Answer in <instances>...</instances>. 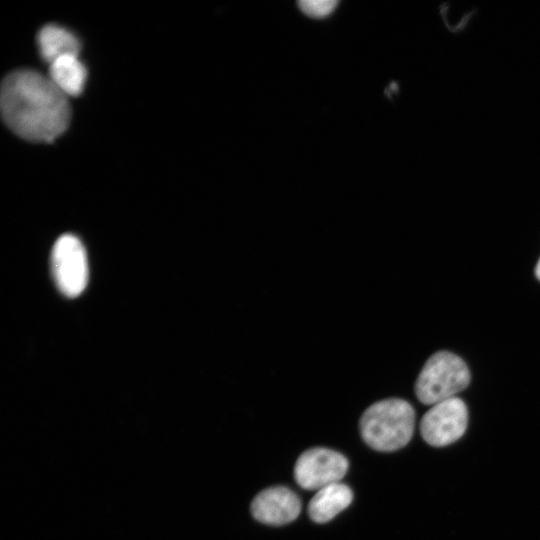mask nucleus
<instances>
[{
	"label": "nucleus",
	"mask_w": 540,
	"mask_h": 540,
	"mask_svg": "<svg viewBox=\"0 0 540 540\" xmlns=\"http://www.w3.org/2000/svg\"><path fill=\"white\" fill-rule=\"evenodd\" d=\"M348 465L347 458L337 451L311 448L297 459L294 478L300 487L317 491L339 482L345 476Z\"/></svg>",
	"instance_id": "6"
},
{
	"label": "nucleus",
	"mask_w": 540,
	"mask_h": 540,
	"mask_svg": "<svg viewBox=\"0 0 540 540\" xmlns=\"http://www.w3.org/2000/svg\"><path fill=\"white\" fill-rule=\"evenodd\" d=\"M37 43L41 57L48 63L66 55H78L80 43L67 29L48 24L40 29Z\"/></svg>",
	"instance_id": "9"
},
{
	"label": "nucleus",
	"mask_w": 540,
	"mask_h": 540,
	"mask_svg": "<svg viewBox=\"0 0 540 540\" xmlns=\"http://www.w3.org/2000/svg\"><path fill=\"white\" fill-rule=\"evenodd\" d=\"M363 440L374 450L391 452L404 447L411 439L415 412L404 399L388 398L369 406L360 418Z\"/></svg>",
	"instance_id": "2"
},
{
	"label": "nucleus",
	"mask_w": 540,
	"mask_h": 540,
	"mask_svg": "<svg viewBox=\"0 0 540 540\" xmlns=\"http://www.w3.org/2000/svg\"><path fill=\"white\" fill-rule=\"evenodd\" d=\"M535 275L540 280V259L538 260L536 268H535Z\"/></svg>",
	"instance_id": "12"
},
{
	"label": "nucleus",
	"mask_w": 540,
	"mask_h": 540,
	"mask_svg": "<svg viewBox=\"0 0 540 540\" xmlns=\"http://www.w3.org/2000/svg\"><path fill=\"white\" fill-rule=\"evenodd\" d=\"M0 107L7 126L30 141H52L70 121L68 96L48 76L31 69L16 70L4 78Z\"/></svg>",
	"instance_id": "1"
},
{
	"label": "nucleus",
	"mask_w": 540,
	"mask_h": 540,
	"mask_svg": "<svg viewBox=\"0 0 540 540\" xmlns=\"http://www.w3.org/2000/svg\"><path fill=\"white\" fill-rule=\"evenodd\" d=\"M51 268L63 295L76 297L83 292L88 282V262L79 238L64 234L56 240L51 253Z\"/></svg>",
	"instance_id": "4"
},
{
	"label": "nucleus",
	"mask_w": 540,
	"mask_h": 540,
	"mask_svg": "<svg viewBox=\"0 0 540 540\" xmlns=\"http://www.w3.org/2000/svg\"><path fill=\"white\" fill-rule=\"evenodd\" d=\"M301 511L298 496L289 488L274 486L262 490L251 502V513L261 523L284 525L295 520Z\"/></svg>",
	"instance_id": "7"
},
{
	"label": "nucleus",
	"mask_w": 540,
	"mask_h": 540,
	"mask_svg": "<svg viewBox=\"0 0 540 540\" xmlns=\"http://www.w3.org/2000/svg\"><path fill=\"white\" fill-rule=\"evenodd\" d=\"M470 382V372L465 362L448 351H439L428 358L415 383L419 401L434 405L465 389Z\"/></svg>",
	"instance_id": "3"
},
{
	"label": "nucleus",
	"mask_w": 540,
	"mask_h": 540,
	"mask_svg": "<svg viewBox=\"0 0 540 540\" xmlns=\"http://www.w3.org/2000/svg\"><path fill=\"white\" fill-rule=\"evenodd\" d=\"M353 500L351 489L337 482L315 493L308 504V514L316 523H325L347 508Z\"/></svg>",
	"instance_id": "8"
},
{
	"label": "nucleus",
	"mask_w": 540,
	"mask_h": 540,
	"mask_svg": "<svg viewBox=\"0 0 540 540\" xmlns=\"http://www.w3.org/2000/svg\"><path fill=\"white\" fill-rule=\"evenodd\" d=\"M48 77L68 97L77 96L84 88L87 71L78 55H66L49 64Z\"/></svg>",
	"instance_id": "10"
},
{
	"label": "nucleus",
	"mask_w": 540,
	"mask_h": 540,
	"mask_svg": "<svg viewBox=\"0 0 540 540\" xmlns=\"http://www.w3.org/2000/svg\"><path fill=\"white\" fill-rule=\"evenodd\" d=\"M338 0H299V8L308 16L324 17L336 7Z\"/></svg>",
	"instance_id": "11"
},
{
	"label": "nucleus",
	"mask_w": 540,
	"mask_h": 540,
	"mask_svg": "<svg viewBox=\"0 0 540 540\" xmlns=\"http://www.w3.org/2000/svg\"><path fill=\"white\" fill-rule=\"evenodd\" d=\"M468 410L458 397L432 405L420 422V433L431 446L443 447L457 441L465 432Z\"/></svg>",
	"instance_id": "5"
}]
</instances>
